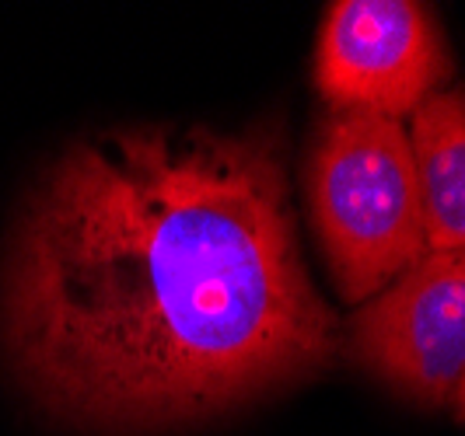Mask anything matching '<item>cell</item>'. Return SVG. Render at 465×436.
I'll list each match as a JSON object with an SVG mask.
<instances>
[{"instance_id":"cell-1","label":"cell","mask_w":465,"mask_h":436,"mask_svg":"<svg viewBox=\"0 0 465 436\" xmlns=\"http://www.w3.org/2000/svg\"><path fill=\"white\" fill-rule=\"evenodd\" d=\"M4 339L53 412L102 430L217 415L326 367L336 315L302 262L273 130H109L25 209Z\"/></svg>"},{"instance_id":"cell-2","label":"cell","mask_w":465,"mask_h":436,"mask_svg":"<svg viewBox=\"0 0 465 436\" xmlns=\"http://www.w3.org/2000/svg\"><path fill=\"white\" fill-rule=\"evenodd\" d=\"M308 213L347 304L378 297L427 255L417 164L402 122L336 112L308 161Z\"/></svg>"},{"instance_id":"cell-3","label":"cell","mask_w":465,"mask_h":436,"mask_svg":"<svg viewBox=\"0 0 465 436\" xmlns=\"http://www.w3.org/2000/svg\"><path fill=\"white\" fill-rule=\"evenodd\" d=\"M451 77L430 7L413 0H340L322 22L315 84L336 112L413 115Z\"/></svg>"},{"instance_id":"cell-4","label":"cell","mask_w":465,"mask_h":436,"mask_svg":"<svg viewBox=\"0 0 465 436\" xmlns=\"http://www.w3.org/2000/svg\"><path fill=\"white\" fill-rule=\"evenodd\" d=\"M353 353L417 405H444L465 381V252H430L364 304Z\"/></svg>"},{"instance_id":"cell-5","label":"cell","mask_w":465,"mask_h":436,"mask_svg":"<svg viewBox=\"0 0 465 436\" xmlns=\"http://www.w3.org/2000/svg\"><path fill=\"white\" fill-rule=\"evenodd\" d=\"M427 252H465V92H438L413 112Z\"/></svg>"},{"instance_id":"cell-6","label":"cell","mask_w":465,"mask_h":436,"mask_svg":"<svg viewBox=\"0 0 465 436\" xmlns=\"http://www.w3.org/2000/svg\"><path fill=\"white\" fill-rule=\"evenodd\" d=\"M451 398H455V419H459V422H465V381L455 388V394H451Z\"/></svg>"}]
</instances>
